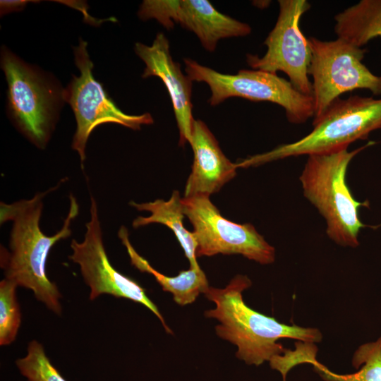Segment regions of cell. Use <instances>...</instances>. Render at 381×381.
Instances as JSON below:
<instances>
[{"label": "cell", "mask_w": 381, "mask_h": 381, "mask_svg": "<svg viewBox=\"0 0 381 381\" xmlns=\"http://www.w3.org/2000/svg\"><path fill=\"white\" fill-rule=\"evenodd\" d=\"M44 192L37 193L30 199L13 203H0V223L12 222L9 238L10 252H1V266L5 278L32 291L35 298L55 314L62 311L61 295L56 284L47 274L49 253L61 240L72 233L71 224L79 212V205L72 194L69 195V210L61 229L53 236H47L40 228V222L45 196L61 184Z\"/></svg>", "instance_id": "1"}, {"label": "cell", "mask_w": 381, "mask_h": 381, "mask_svg": "<svg viewBox=\"0 0 381 381\" xmlns=\"http://www.w3.org/2000/svg\"><path fill=\"white\" fill-rule=\"evenodd\" d=\"M251 285L246 275L237 274L224 288L209 286L204 293L215 304L205 315L220 322L215 327L216 333L237 346L236 357L247 364L260 365L286 351L277 343L280 339L313 344L322 341V334L317 328L287 325L248 307L243 291Z\"/></svg>", "instance_id": "2"}, {"label": "cell", "mask_w": 381, "mask_h": 381, "mask_svg": "<svg viewBox=\"0 0 381 381\" xmlns=\"http://www.w3.org/2000/svg\"><path fill=\"white\" fill-rule=\"evenodd\" d=\"M374 144L370 141L352 151L343 147L310 155L299 176L304 197L325 220L327 236L341 246L359 245L358 234L365 225L358 209L367 205L351 194L346 181L347 168L357 154Z\"/></svg>", "instance_id": "3"}, {"label": "cell", "mask_w": 381, "mask_h": 381, "mask_svg": "<svg viewBox=\"0 0 381 381\" xmlns=\"http://www.w3.org/2000/svg\"><path fill=\"white\" fill-rule=\"evenodd\" d=\"M313 130L302 138L282 144L262 154L236 162L237 168L255 167L290 157L334 151L366 139L381 129V98L351 95L337 99L322 116L313 121Z\"/></svg>", "instance_id": "4"}, {"label": "cell", "mask_w": 381, "mask_h": 381, "mask_svg": "<svg viewBox=\"0 0 381 381\" xmlns=\"http://www.w3.org/2000/svg\"><path fill=\"white\" fill-rule=\"evenodd\" d=\"M1 67L8 84L9 115L32 144L45 148L64 100V90L5 47L1 48Z\"/></svg>", "instance_id": "5"}, {"label": "cell", "mask_w": 381, "mask_h": 381, "mask_svg": "<svg viewBox=\"0 0 381 381\" xmlns=\"http://www.w3.org/2000/svg\"><path fill=\"white\" fill-rule=\"evenodd\" d=\"M185 71L193 82L205 83L210 87L211 106L236 97L253 102H270L285 111L289 122L301 124L313 117V97L296 90L289 80L277 73L261 70H239L225 74L203 66L192 59H184Z\"/></svg>", "instance_id": "6"}, {"label": "cell", "mask_w": 381, "mask_h": 381, "mask_svg": "<svg viewBox=\"0 0 381 381\" xmlns=\"http://www.w3.org/2000/svg\"><path fill=\"white\" fill-rule=\"evenodd\" d=\"M308 40L311 49L308 75L313 78V121L347 92L365 89L381 95V75L373 74L362 62L365 49L338 37L330 41L314 37Z\"/></svg>", "instance_id": "7"}, {"label": "cell", "mask_w": 381, "mask_h": 381, "mask_svg": "<svg viewBox=\"0 0 381 381\" xmlns=\"http://www.w3.org/2000/svg\"><path fill=\"white\" fill-rule=\"evenodd\" d=\"M87 46V43L80 38L78 46L73 48L75 64L80 74L78 77L73 75L63 93L64 101L69 104L75 115L76 130L71 147L78 152L82 164L86 157L89 137L98 126L112 123L139 130L142 125L152 124L154 121L150 113L129 115L117 107L94 77V65Z\"/></svg>", "instance_id": "8"}, {"label": "cell", "mask_w": 381, "mask_h": 381, "mask_svg": "<svg viewBox=\"0 0 381 381\" xmlns=\"http://www.w3.org/2000/svg\"><path fill=\"white\" fill-rule=\"evenodd\" d=\"M185 216L193 225L196 256L238 254L261 265L275 260V249L250 223L233 222L223 217L206 195L183 197Z\"/></svg>", "instance_id": "9"}, {"label": "cell", "mask_w": 381, "mask_h": 381, "mask_svg": "<svg viewBox=\"0 0 381 381\" xmlns=\"http://www.w3.org/2000/svg\"><path fill=\"white\" fill-rule=\"evenodd\" d=\"M278 3L277 22L264 41L267 52L262 57L248 54L246 61L255 70L284 72L296 90L312 97V83L308 78L311 49L300 28L301 18L310 4L306 0H279Z\"/></svg>", "instance_id": "10"}, {"label": "cell", "mask_w": 381, "mask_h": 381, "mask_svg": "<svg viewBox=\"0 0 381 381\" xmlns=\"http://www.w3.org/2000/svg\"><path fill=\"white\" fill-rule=\"evenodd\" d=\"M90 220L85 224L83 241L72 240V253L68 256L78 265L82 277L90 287V300L109 294L139 303L152 311L166 332L171 334L172 331L157 306L147 296L145 289L136 281L120 273L110 262L103 242L97 204L92 195L90 196Z\"/></svg>", "instance_id": "11"}, {"label": "cell", "mask_w": 381, "mask_h": 381, "mask_svg": "<svg viewBox=\"0 0 381 381\" xmlns=\"http://www.w3.org/2000/svg\"><path fill=\"white\" fill-rule=\"evenodd\" d=\"M138 14L143 20H157L167 29L180 24L193 32L211 52L222 39L245 37L251 32L248 24L220 13L207 0H145Z\"/></svg>", "instance_id": "12"}, {"label": "cell", "mask_w": 381, "mask_h": 381, "mask_svg": "<svg viewBox=\"0 0 381 381\" xmlns=\"http://www.w3.org/2000/svg\"><path fill=\"white\" fill-rule=\"evenodd\" d=\"M134 50L145 64L142 77H158L166 86L179 131V145L190 143L195 121L191 102L193 81L173 60L167 37L158 32L150 46L137 42Z\"/></svg>", "instance_id": "13"}, {"label": "cell", "mask_w": 381, "mask_h": 381, "mask_svg": "<svg viewBox=\"0 0 381 381\" xmlns=\"http://www.w3.org/2000/svg\"><path fill=\"white\" fill-rule=\"evenodd\" d=\"M190 145L193 163L183 197H210L236 176L238 168L223 153L216 138L201 120L193 123Z\"/></svg>", "instance_id": "14"}, {"label": "cell", "mask_w": 381, "mask_h": 381, "mask_svg": "<svg viewBox=\"0 0 381 381\" xmlns=\"http://www.w3.org/2000/svg\"><path fill=\"white\" fill-rule=\"evenodd\" d=\"M118 236L126 247L131 265L142 272L152 274L163 291L172 294L174 301L181 306L193 303L200 293L208 289V282L204 272L199 267L182 270L176 277H168L155 270L149 262L138 253L132 246L128 231L121 226Z\"/></svg>", "instance_id": "15"}, {"label": "cell", "mask_w": 381, "mask_h": 381, "mask_svg": "<svg viewBox=\"0 0 381 381\" xmlns=\"http://www.w3.org/2000/svg\"><path fill=\"white\" fill-rule=\"evenodd\" d=\"M129 205L139 211L150 212L148 217H137L133 221V227L137 229L155 223L167 226L176 236L190 262V267H200L197 261V243L193 234L188 231L183 225L185 214L182 198L179 190H174L168 200L157 199L143 203L132 200Z\"/></svg>", "instance_id": "16"}, {"label": "cell", "mask_w": 381, "mask_h": 381, "mask_svg": "<svg viewBox=\"0 0 381 381\" xmlns=\"http://www.w3.org/2000/svg\"><path fill=\"white\" fill-rule=\"evenodd\" d=\"M338 38L362 47L381 37V0H361L334 16Z\"/></svg>", "instance_id": "17"}, {"label": "cell", "mask_w": 381, "mask_h": 381, "mask_svg": "<svg viewBox=\"0 0 381 381\" xmlns=\"http://www.w3.org/2000/svg\"><path fill=\"white\" fill-rule=\"evenodd\" d=\"M310 364L325 381H381V336L361 345L354 352L352 365L358 371L339 375L330 371L316 359Z\"/></svg>", "instance_id": "18"}, {"label": "cell", "mask_w": 381, "mask_h": 381, "mask_svg": "<svg viewBox=\"0 0 381 381\" xmlns=\"http://www.w3.org/2000/svg\"><path fill=\"white\" fill-rule=\"evenodd\" d=\"M16 284L4 278L0 282V345L11 344L16 338L21 323Z\"/></svg>", "instance_id": "19"}, {"label": "cell", "mask_w": 381, "mask_h": 381, "mask_svg": "<svg viewBox=\"0 0 381 381\" xmlns=\"http://www.w3.org/2000/svg\"><path fill=\"white\" fill-rule=\"evenodd\" d=\"M22 375L28 381H66L52 364L42 344L31 341L26 355L16 361Z\"/></svg>", "instance_id": "20"}, {"label": "cell", "mask_w": 381, "mask_h": 381, "mask_svg": "<svg viewBox=\"0 0 381 381\" xmlns=\"http://www.w3.org/2000/svg\"><path fill=\"white\" fill-rule=\"evenodd\" d=\"M1 15H4L11 11H20L24 8L28 1H1Z\"/></svg>", "instance_id": "21"}]
</instances>
